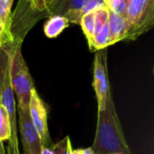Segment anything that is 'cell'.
I'll return each mask as SVG.
<instances>
[{"instance_id":"ffe728a7","label":"cell","mask_w":154,"mask_h":154,"mask_svg":"<svg viewBox=\"0 0 154 154\" xmlns=\"http://www.w3.org/2000/svg\"><path fill=\"white\" fill-rule=\"evenodd\" d=\"M28 1L30 2L31 5L37 11H46L44 0H28Z\"/></svg>"},{"instance_id":"9a60e30c","label":"cell","mask_w":154,"mask_h":154,"mask_svg":"<svg viewBox=\"0 0 154 154\" xmlns=\"http://www.w3.org/2000/svg\"><path fill=\"white\" fill-rule=\"evenodd\" d=\"M108 22V9L106 6H104L102 8H99L96 10V15H95V30H94V35L97 34L103 27Z\"/></svg>"},{"instance_id":"3957f363","label":"cell","mask_w":154,"mask_h":154,"mask_svg":"<svg viewBox=\"0 0 154 154\" xmlns=\"http://www.w3.org/2000/svg\"><path fill=\"white\" fill-rule=\"evenodd\" d=\"M125 40L134 41L153 27L154 0H131L127 5Z\"/></svg>"},{"instance_id":"7a4b0ae2","label":"cell","mask_w":154,"mask_h":154,"mask_svg":"<svg viewBox=\"0 0 154 154\" xmlns=\"http://www.w3.org/2000/svg\"><path fill=\"white\" fill-rule=\"evenodd\" d=\"M22 41H15L7 49L9 56L10 81L14 95L17 98V108L29 112L31 92L34 88L29 69L21 51Z\"/></svg>"},{"instance_id":"ba28073f","label":"cell","mask_w":154,"mask_h":154,"mask_svg":"<svg viewBox=\"0 0 154 154\" xmlns=\"http://www.w3.org/2000/svg\"><path fill=\"white\" fill-rule=\"evenodd\" d=\"M88 0H54L50 12L66 17L69 23H79V11Z\"/></svg>"},{"instance_id":"5b68a950","label":"cell","mask_w":154,"mask_h":154,"mask_svg":"<svg viewBox=\"0 0 154 154\" xmlns=\"http://www.w3.org/2000/svg\"><path fill=\"white\" fill-rule=\"evenodd\" d=\"M29 116L32 123L42 140L43 148H52L54 143L51 141L48 126V111L44 102L40 97L35 88L31 92L29 102Z\"/></svg>"},{"instance_id":"9c48e42d","label":"cell","mask_w":154,"mask_h":154,"mask_svg":"<svg viewBox=\"0 0 154 154\" xmlns=\"http://www.w3.org/2000/svg\"><path fill=\"white\" fill-rule=\"evenodd\" d=\"M108 27L112 44L125 40L127 32V21L125 16L119 15L108 10Z\"/></svg>"},{"instance_id":"8992f818","label":"cell","mask_w":154,"mask_h":154,"mask_svg":"<svg viewBox=\"0 0 154 154\" xmlns=\"http://www.w3.org/2000/svg\"><path fill=\"white\" fill-rule=\"evenodd\" d=\"M0 105H2L9 116L11 126V136L9 139L8 154H19L18 140H17V119H16V106L14 91L10 81L9 66L5 73V77L0 91Z\"/></svg>"},{"instance_id":"cb8c5ba5","label":"cell","mask_w":154,"mask_h":154,"mask_svg":"<svg viewBox=\"0 0 154 154\" xmlns=\"http://www.w3.org/2000/svg\"><path fill=\"white\" fill-rule=\"evenodd\" d=\"M82 152L83 154H95L93 152L91 148H87V149H82Z\"/></svg>"},{"instance_id":"6da1fadb","label":"cell","mask_w":154,"mask_h":154,"mask_svg":"<svg viewBox=\"0 0 154 154\" xmlns=\"http://www.w3.org/2000/svg\"><path fill=\"white\" fill-rule=\"evenodd\" d=\"M90 148L95 154H133L118 118L113 95L107 99L106 107L97 110L96 136Z\"/></svg>"},{"instance_id":"30bf717a","label":"cell","mask_w":154,"mask_h":154,"mask_svg":"<svg viewBox=\"0 0 154 154\" xmlns=\"http://www.w3.org/2000/svg\"><path fill=\"white\" fill-rule=\"evenodd\" d=\"M69 25V22L66 17L59 14H51L44 23L43 32L46 37L53 39L58 37Z\"/></svg>"},{"instance_id":"4316f807","label":"cell","mask_w":154,"mask_h":154,"mask_svg":"<svg viewBox=\"0 0 154 154\" xmlns=\"http://www.w3.org/2000/svg\"><path fill=\"white\" fill-rule=\"evenodd\" d=\"M125 1H126V2H127V4H128V3H129V2H130L131 0H125Z\"/></svg>"},{"instance_id":"603a6c76","label":"cell","mask_w":154,"mask_h":154,"mask_svg":"<svg viewBox=\"0 0 154 154\" xmlns=\"http://www.w3.org/2000/svg\"><path fill=\"white\" fill-rule=\"evenodd\" d=\"M42 154H55L52 151V148H42Z\"/></svg>"},{"instance_id":"8fae6325","label":"cell","mask_w":154,"mask_h":154,"mask_svg":"<svg viewBox=\"0 0 154 154\" xmlns=\"http://www.w3.org/2000/svg\"><path fill=\"white\" fill-rule=\"evenodd\" d=\"M13 2L14 0H0V26L11 44L14 43V38L11 32V9Z\"/></svg>"},{"instance_id":"d4e9b609","label":"cell","mask_w":154,"mask_h":154,"mask_svg":"<svg viewBox=\"0 0 154 154\" xmlns=\"http://www.w3.org/2000/svg\"><path fill=\"white\" fill-rule=\"evenodd\" d=\"M71 154H83L82 149H72Z\"/></svg>"},{"instance_id":"44dd1931","label":"cell","mask_w":154,"mask_h":154,"mask_svg":"<svg viewBox=\"0 0 154 154\" xmlns=\"http://www.w3.org/2000/svg\"><path fill=\"white\" fill-rule=\"evenodd\" d=\"M0 41H1V42H2L3 48H5V49H7V48H9V47L12 45V44L10 43V42L8 41V39L6 38V36H5V32H4L3 29L1 28V26H0Z\"/></svg>"},{"instance_id":"484cf974","label":"cell","mask_w":154,"mask_h":154,"mask_svg":"<svg viewBox=\"0 0 154 154\" xmlns=\"http://www.w3.org/2000/svg\"><path fill=\"white\" fill-rule=\"evenodd\" d=\"M0 47H3V45H2V42H1V41H0Z\"/></svg>"},{"instance_id":"277c9868","label":"cell","mask_w":154,"mask_h":154,"mask_svg":"<svg viewBox=\"0 0 154 154\" xmlns=\"http://www.w3.org/2000/svg\"><path fill=\"white\" fill-rule=\"evenodd\" d=\"M93 88L97 101V110L106 107L107 99L112 95L108 70H107V51L106 49L97 51L93 67Z\"/></svg>"},{"instance_id":"52a82bcc","label":"cell","mask_w":154,"mask_h":154,"mask_svg":"<svg viewBox=\"0 0 154 154\" xmlns=\"http://www.w3.org/2000/svg\"><path fill=\"white\" fill-rule=\"evenodd\" d=\"M17 115L23 154H42V140L32 123L29 112L17 108Z\"/></svg>"},{"instance_id":"d6986e66","label":"cell","mask_w":154,"mask_h":154,"mask_svg":"<svg viewBox=\"0 0 154 154\" xmlns=\"http://www.w3.org/2000/svg\"><path fill=\"white\" fill-rule=\"evenodd\" d=\"M104 6H106V5H105L103 0H88L86 2V4L82 6L81 10L79 11V19H81V17L85 14H87L88 12L96 11V10H97L99 8H102Z\"/></svg>"},{"instance_id":"4fadbf2b","label":"cell","mask_w":154,"mask_h":154,"mask_svg":"<svg viewBox=\"0 0 154 154\" xmlns=\"http://www.w3.org/2000/svg\"><path fill=\"white\" fill-rule=\"evenodd\" d=\"M95 15H96V11L88 12L85 14L80 21L79 23L84 34L87 37V40L89 41L93 35H94V30H95Z\"/></svg>"},{"instance_id":"2e32d148","label":"cell","mask_w":154,"mask_h":154,"mask_svg":"<svg viewBox=\"0 0 154 154\" xmlns=\"http://www.w3.org/2000/svg\"><path fill=\"white\" fill-rule=\"evenodd\" d=\"M103 1L108 10L125 17L127 5H128L125 0H103Z\"/></svg>"},{"instance_id":"5bb4252c","label":"cell","mask_w":154,"mask_h":154,"mask_svg":"<svg viewBox=\"0 0 154 154\" xmlns=\"http://www.w3.org/2000/svg\"><path fill=\"white\" fill-rule=\"evenodd\" d=\"M11 136V126L8 114L5 108L0 105V143L9 141Z\"/></svg>"},{"instance_id":"7402d4cb","label":"cell","mask_w":154,"mask_h":154,"mask_svg":"<svg viewBox=\"0 0 154 154\" xmlns=\"http://www.w3.org/2000/svg\"><path fill=\"white\" fill-rule=\"evenodd\" d=\"M53 1L54 0H44V4H45V8H46V11L47 13L50 14V12H51V9L52 7V5H53Z\"/></svg>"},{"instance_id":"ac0fdd59","label":"cell","mask_w":154,"mask_h":154,"mask_svg":"<svg viewBox=\"0 0 154 154\" xmlns=\"http://www.w3.org/2000/svg\"><path fill=\"white\" fill-rule=\"evenodd\" d=\"M52 151L55 154H71L72 146L69 137L66 136L61 141L55 143L52 147Z\"/></svg>"},{"instance_id":"e0dca14e","label":"cell","mask_w":154,"mask_h":154,"mask_svg":"<svg viewBox=\"0 0 154 154\" xmlns=\"http://www.w3.org/2000/svg\"><path fill=\"white\" fill-rule=\"evenodd\" d=\"M8 66H9L8 52L5 48L0 47V91H1V88H2L5 77L6 70L8 69Z\"/></svg>"},{"instance_id":"7c38bea8","label":"cell","mask_w":154,"mask_h":154,"mask_svg":"<svg viewBox=\"0 0 154 154\" xmlns=\"http://www.w3.org/2000/svg\"><path fill=\"white\" fill-rule=\"evenodd\" d=\"M88 42V47L91 51H97L99 50L106 49L108 46L112 45L111 42V35L109 32L108 27V22L103 27V29L95 36H93Z\"/></svg>"}]
</instances>
